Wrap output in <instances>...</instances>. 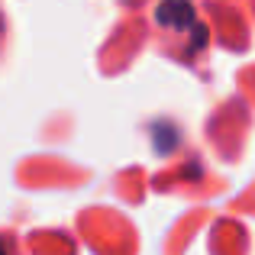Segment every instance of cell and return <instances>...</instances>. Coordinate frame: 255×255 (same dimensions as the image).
<instances>
[{
    "label": "cell",
    "instance_id": "6da1fadb",
    "mask_svg": "<svg viewBox=\"0 0 255 255\" xmlns=\"http://www.w3.org/2000/svg\"><path fill=\"white\" fill-rule=\"evenodd\" d=\"M158 23H165V26H171V23L174 26H194V10L187 3H181V0L178 3L168 0V3L158 6Z\"/></svg>",
    "mask_w": 255,
    "mask_h": 255
},
{
    "label": "cell",
    "instance_id": "7a4b0ae2",
    "mask_svg": "<svg viewBox=\"0 0 255 255\" xmlns=\"http://www.w3.org/2000/svg\"><path fill=\"white\" fill-rule=\"evenodd\" d=\"M0 255H3V252H0Z\"/></svg>",
    "mask_w": 255,
    "mask_h": 255
}]
</instances>
